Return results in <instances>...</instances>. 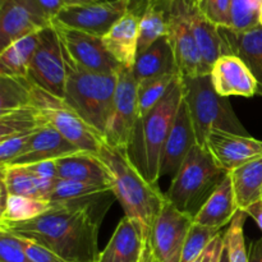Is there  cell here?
<instances>
[{
	"mask_svg": "<svg viewBox=\"0 0 262 262\" xmlns=\"http://www.w3.org/2000/svg\"><path fill=\"white\" fill-rule=\"evenodd\" d=\"M114 199L112 191L81 201L50 202L45 214L27 222H0V229L33 241L67 262H97L100 225Z\"/></svg>",
	"mask_w": 262,
	"mask_h": 262,
	"instance_id": "1",
	"label": "cell"
},
{
	"mask_svg": "<svg viewBox=\"0 0 262 262\" xmlns=\"http://www.w3.org/2000/svg\"><path fill=\"white\" fill-rule=\"evenodd\" d=\"M97 156L109 169L113 178V192L122 205L125 216L140 220L146 234L150 235L152 225L166 201L158 184L147 181L141 173L125 148L114 147L102 141Z\"/></svg>",
	"mask_w": 262,
	"mask_h": 262,
	"instance_id": "2",
	"label": "cell"
},
{
	"mask_svg": "<svg viewBox=\"0 0 262 262\" xmlns=\"http://www.w3.org/2000/svg\"><path fill=\"white\" fill-rule=\"evenodd\" d=\"M182 100L183 86L181 76L178 74L161 101L145 117L140 118L136 127L130 143L135 155L132 160L147 181L154 184H158L159 179L161 178L160 165L164 146L173 127Z\"/></svg>",
	"mask_w": 262,
	"mask_h": 262,
	"instance_id": "3",
	"label": "cell"
},
{
	"mask_svg": "<svg viewBox=\"0 0 262 262\" xmlns=\"http://www.w3.org/2000/svg\"><path fill=\"white\" fill-rule=\"evenodd\" d=\"M228 174L206 147L196 145L171 179L165 197L179 211L194 217Z\"/></svg>",
	"mask_w": 262,
	"mask_h": 262,
	"instance_id": "4",
	"label": "cell"
},
{
	"mask_svg": "<svg viewBox=\"0 0 262 262\" xmlns=\"http://www.w3.org/2000/svg\"><path fill=\"white\" fill-rule=\"evenodd\" d=\"M181 78L183 99L189 109L200 146L206 147L207 137L214 129L248 136L228 97L220 96L215 91L210 74Z\"/></svg>",
	"mask_w": 262,
	"mask_h": 262,
	"instance_id": "5",
	"label": "cell"
},
{
	"mask_svg": "<svg viewBox=\"0 0 262 262\" xmlns=\"http://www.w3.org/2000/svg\"><path fill=\"white\" fill-rule=\"evenodd\" d=\"M66 101L104 138L112 114L118 73L102 74L67 64Z\"/></svg>",
	"mask_w": 262,
	"mask_h": 262,
	"instance_id": "6",
	"label": "cell"
},
{
	"mask_svg": "<svg viewBox=\"0 0 262 262\" xmlns=\"http://www.w3.org/2000/svg\"><path fill=\"white\" fill-rule=\"evenodd\" d=\"M30 105L37 110L43 125L54 128L82 152L97 155L102 136L95 130L63 97L54 96L30 81Z\"/></svg>",
	"mask_w": 262,
	"mask_h": 262,
	"instance_id": "7",
	"label": "cell"
},
{
	"mask_svg": "<svg viewBox=\"0 0 262 262\" xmlns=\"http://www.w3.org/2000/svg\"><path fill=\"white\" fill-rule=\"evenodd\" d=\"M137 81L133 69L120 68L115 90L112 114L104 133V141L110 146L128 150L140 120Z\"/></svg>",
	"mask_w": 262,
	"mask_h": 262,
	"instance_id": "8",
	"label": "cell"
},
{
	"mask_svg": "<svg viewBox=\"0 0 262 262\" xmlns=\"http://www.w3.org/2000/svg\"><path fill=\"white\" fill-rule=\"evenodd\" d=\"M53 26L58 32L67 64L83 71L102 74L118 73L122 68L107 51L102 37L68 28L58 23H53Z\"/></svg>",
	"mask_w": 262,
	"mask_h": 262,
	"instance_id": "9",
	"label": "cell"
},
{
	"mask_svg": "<svg viewBox=\"0 0 262 262\" xmlns=\"http://www.w3.org/2000/svg\"><path fill=\"white\" fill-rule=\"evenodd\" d=\"M27 78L49 94L64 99L67 66L58 32L53 25L40 32V41L31 60Z\"/></svg>",
	"mask_w": 262,
	"mask_h": 262,
	"instance_id": "10",
	"label": "cell"
},
{
	"mask_svg": "<svg viewBox=\"0 0 262 262\" xmlns=\"http://www.w3.org/2000/svg\"><path fill=\"white\" fill-rule=\"evenodd\" d=\"M192 0H176L169 20L168 37L181 77H197L210 74L211 68L205 63L199 50L189 22Z\"/></svg>",
	"mask_w": 262,
	"mask_h": 262,
	"instance_id": "11",
	"label": "cell"
},
{
	"mask_svg": "<svg viewBox=\"0 0 262 262\" xmlns=\"http://www.w3.org/2000/svg\"><path fill=\"white\" fill-rule=\"evenodd\" d=\"M129 0H104L84 4H67L53 23L90 35L104 37L110 28L127 13Z\"/></svg>",
	"mask_w": 262,
	"mask_h": 262,
	"instance_id": "12",
	"label": "cell"
},
{
	"mask_svg": "<svg viewBox=\"0 0 262 262\" xmlns=\"http://www.w3.org/2000/svg\"><path fill=\"white\" fill-rule=\"evenodd\" d=\"M193 217L179 211L166 200L152 225L150 245L158 262H181L187 234Z\"/></svg>",
	"mask_w": 262,
	"mask_h": 262,
	"instance_id": "13",
	"label": "cell"
},
{
	"mask_svg": "<svg viewBox=\"0 0 262 262\" xmlns=\"http://www.w3.org/2000/svg\"><path fill=\"white\" fill-rule=\"evenodd\" d=\"M53 25L37 0H0V51Z\"/></svg>",
	"mask_w": 262,
	"mask_h": 262,
	"instance_id": "14",
	"label": "cell"
},
{
	"mask_svg": "<svg viewBox=\"0 0 262 262\" xmlns=\"http://www.w3.org/2000/svg\"><path fill=\"white\" fill-rule=\"evenodd\" d=\"M147 0H129L128 10L102 37L107 51L123 68L133 69L138 51L141 20Z\"/></svg>",
	"mask_w": 262,
	"mask_h": 262,
	"instance_id": "15",
	"label": "cell"
},
{
	"mask_svg": "<svg viewBox=\"0 0 262 262\" xmlns=\"http://www.w3.org/2000/svg\"><path fill=\"white\" fill-rule=\"evenodd\" d=\"M206 148L215 163L230 173L234 169L262 158V141L251 136L214 129L206 141Z\"/></svg>",
	"mask_w": 262,
	"mask_h": 262,
	"instance_id": "16",
	"label": "cell"
},
{
	"mask_svg": "<svg viewBox=\"0 0 262 262\" xmlns=\"http://www.w3.org/2000/svg\"><path fill=\"white\" fill-rule=\"evenodd\" d=\"M196 145H199L196 132H194L187 102L183 99L179 105L173 127L169 133L165 146H164L163 156H161L160 177H171L173 179L181 169L183 161L186 160L187 155Z\"/></svg>",
	"mask_w": 262,
	"mask_h": 262,
	"instance_id": "17",
	"label": "cell"
},
{
	"mask_svg": "<svg viewBox=\"0 0 262 262\" xmlns=\"http://www.w3.org/2000/svg\"><path fill=\"white\" fill-rule=\"evenodd\" d=\"M212 86L223 97L257 95V82L248 67L235 55H223L215 61L211 72Z\"/></svg>",
	"mask_w": 262,
	"mask_h": 262,
	"instance_id": "18",
	"label": "cell"
},
{
	"mask_svg": "<svg viewBox=\"0 0 262 262\" xmlns=\"http://www.w3.org/2000/svg\"><path fill=\"white\" fill-rule=\"evenodd\" d=\"M224 55H235L248 67L257 82V95L262 96V25L248 31L219 27Z\"/></svg>",
	"mask_w": 262,
	"mask_h": 262,
	"instance_id": "19",
	"label": "cell"
},
{
	"mask_svg": "<svg viewBox=\"0 0 262 262\" xmlns=\"http://www.w3.org/2000/svg\"><path fill=\"white\" fill-rule=\"evenodd\" d=\"M146 237L148 235L140 220L124 216L97 262H140Z\"/></svg>",
	"mask_w": 262,
	"mask_h": 262,
	"instance_id": "20",
	"label": "cell"
},
{
	"mask_svg": "<svg viewBox=\"0 0 262 262\" xmlns=\"http://www.w3.org/2000/svg\"><path fill=\"white\" fill-rule=\"evenodd\" d=\"M78 152L82 151L63 137L58 130L49 125H43L31 137L22 152L9 165H31L42 161L58 160Z\"/></svg>",
	"mask_w": 262,
	"mask_h": 262,
	"instance_id": "21",
	"label": "cell"
},
{
	"mask_svg": "<svg viewBox=\"0 0 262 262\" xmlns=\"http://www.w3.org/2000/svg\"><path fill=\"white\" fill-rule=\"evenodd\" d=\"M56 177L66 181L112 186L113 178L109 169L95 154L78 152L55 160Z\"/></svg>",
	"mask_w": 262,
	"mask_h": 262,
	"instance_id": "22",
	"label": "cell"
},
{
	"mask_svg": "<svg viewBox=\"0 0 262 262\" xmlns=\"http://www.w3.org/2000/svg\"><path fill=\"white\" fill-rule=\"evenodd\" d=\"M237 211L238 207L235 204L232 179L228 174L227 178L220 183L197 212L193 217V223L204 227L222 229L224 225L230 224Z\"/></svg>",
	"mask_w": 262,
	"mask_h": 262,
	"instance_id": "23",
	"label": "cell"
},
{
	"mask_svg": "<svg viewBox=\"0 0 262 262\" xmlns=\"http://www.w3.org/2000/svg\"><path fill=\"white\" fill-rule=\"evenodd\" d=\"M176 58L168 37L164 36L156 40L147 50L137 54L133 66V74L137 82L164 74H177ZM179 74V73H178Z\"/></svg>",
	"mask_w": 262,
	"mask_h": 262,
	"instance_id": "24",
	"label": "cell"
},
{
	"mask_svg": "<svg viewBox=\"0 0 262 262\" xmlns=\"http://www.w3.org/2000/svg\"><path fill=\"white\" fill-rule=\"evenodd\" d=\"M189 22L192 32L196 40L199 50L204 58L205 63L212 68L215 61L224 55V45L219 27L210 22L197 7L196 0H192L189 7Z\"/></svg>",
	"mask_w": 262,
	"mask_h": 262,
	"instance_id": "25",
	"label": "cell"
},
{
	"mask_svg": "<svg viewBox=\"0 0 262 262\" xmlns=\"http://www.w3.org/2000/svg\"><path fill=\"white\" fill-rule=\"evenodd\" d=\"M229 176L238 210L246 211L262 200V158L234 169Z\"/></svg>",
	"mask_w": 262,
	"mask_h": 262,
	"instance_id": "26",
	"label": "cell"
},
{
	"mask_svg": "<svg viewBox=\"0 0 262 262\" xmlns=\"http://www.w3.org/2000/svg\"><path fill=\"white\" fill-rule=\"evenodd\" d=\"M176 0H147L141 20L137 54L147 50L156 40L168 35L169 20Z\"/></svg>",
	"mask_w": 262,
	"mask_h": 262,
	"instance_id": "27",
	"label": "cell"
},
{
	"mask_svg": "<svg viewBox=\"0 0 262 262\" xmlns=\"http://www.w3.org/2000/svg\"><path fill=\"white\" fill-rule=\"evenodd\" d=\"M40 32L19 38L0 51V77L27 78L31 60L40 41Z\"/></svg>",
	"mask_w": 262,
	"mask_h": 262,
	"instance_id": "28",
	"label": "cell"
},
{
	"mask_svg": "<svg viewBox=\"0 0 262 262\" xmlns=\"http://www.w3.org/2000/svg\"><path fill=\"white\" fill-rule=\"evenodd\" d=\"M2 181L10 194L46 200L53 189L54 181L36 178L26 166L2 165Z\"/></svg>",
	"mask_w": 262,
	"mask_h": 262,
	"instance_id": "29",
	"label": "cell"
},
{
	"mask_svg": "<svg viewBox=\"0 0 262 262\" xmlns=\"http://www.w3.org/2000/svg\"><path fill=\"white\" fill-rule=\"evenodd\" d=\"M113 187L106 184L83 183L77 181H66L56 178L50 194L46 201L51 204H64V202H74L81 200L91 199V197L105 194L112 192Z\"/></svg>",
	"mask_w": 262,
	"mask_h": 262,
	"instance_id": "30",
	"label": "cell"
},
{
	"mask_svg": "<svg viewBox=\"0 0 262 262\" xmlns=\"http://www.w3.org/2000/svg\"><path fill=\"white\" fill-rule=\"evenodd\" d=\"M50 207L51 204L46 200L9 194L4 211L0 212V222H27L45 214Z\"/></svg>",
	"mask_w": 262,
	"mask_h": 262,
	"instance_id": "31",
	"label": "cell"
},
{
	"mask_svg": "<svg viewBox=\"0 0 262 262\" xmlns=\"http://www.w3.org/2000/svg\"><path fill=\"white\" fill-rule=\"evenodd\" d=\"M43 127L37 110L32 105L18 107L0 114V138L36 130Z\"/></svg>",
	"mask_w": 262,
	"mask_h": 262,
	"instance_id": "32",
	"label": "cell"
},
{
	"mask_svg": "<svg viewBox=\"0 0 262 262\" xmlns=\"http://www.w3.org/2000/svg\"><path fill=\"white\" fill-rule=\"evenodd\" d=\"M177 76H178V73L164 74V76L154 77V78L137 82V96L141 118L145 117L150 110H152L161 101V99L166 94Z\"/></svg>",
	"mask_w": 262,
	"mask_h": 262,
	"instance_id": "33",
	"label": "cell"
},
{
	"mask_svg": "<svg viewBox=\"0 0 262 262\" xmlns=\"http://www.w3.org/2000/svg\"><path fill=\"white\" fill-rule=\"evenodd\" d=\"M30 79L0 77V114L30 105Z\"/></svg>",
	"mask_w": 262,
	"mask_h": 262,
	"instance_id": "34",
	"label": "cell"
},
{
	"mask_svg": "<svg viewBox=\"0 0 262 262\" xmlns=\"http://www.w3.org/2000/svg\"><path fill=\"white\" fill-rule=\"evenodd\" d=\"M247 212L238 210L225 230V247L229 262H250V252L246 247L245 223Z\"/></svg>",
	"mask_w": 262,
	"mask_h": 262,
	"instance_id": "35",
	"label": "cell"
},
{
	"mask_svg": "<svg viewBox=\"0 0 262 262\" xmlns=\"http://www.w3.org/2000/svg\"><path fill=\"white\" fill-rule=\"evenodd\" d=\"M262 0H230V25L235 31H248L261 25Z\"/></svg>",
	"mask_w": 262,
	"mask_h": 262,
	"instance_id": "36",
	"label": "cell"
},
{
	"mask_svg": "<svg viewBox=\"0 0 262 262\" xmlns=\"http://www.w3.org/2000/svg\"><path fill=\"white\" fill-rule=\"evenodd\" d=\"M219 232H222V229L204 227L193 223L184 242L181 262H192L196 260L206 250L212 239L219 234Z\"/></svg>",
	"mask_w": 262,
	"mask_h": 262,
	"instance_id": "37",
	"label": "cell"
},
{
	"mask_svg": "<svg viewBox=\"0 0 262 262\" xmlns=\"http://www.w3.org/2000/svg\"><path fill=\"white\" fill-rule=\"evenodd\" d=\"M202 14L217 27H229L230 0H196Z\"/></svg>",
	"mask_w": 262,
	"mask_h": 262,
	"instance_id": "38",
	"label": "cell"
},
{
	"mask_svg": "<svg viewBox=\"0 0 262 262\" xmlns=\"http://www.w3.org/2000/svg\"><path fill=\"white\" fill-rule=\"evenodd\" d=\"M0 262H32L17 235L0 229Z\"/></svg>",
	"mask_w": 262,
	"mask_h": 262,
	"instance_id": "39",
	"label": "cell"
},
{
	"mask_svg": "<svg viewBox=\"0 0 262 262\" xmlns=\"http://www.w3.org/2000/svg\"><path fill=\"white\" fill-rule=\"evenodd\" d=\"M36 132L37 129L25 133H15V135L8 136V137L0 138V163L2 165H9L14 159H17Z\"/></svg>",
	"mask_w": 262,
	"mask_h": 262,
	"instance_id": "40",
	"label": "cell"
},
{
	"mask_svg": "<svg viewBox=\"0 0 262 262\" xmlns=\"http://www.w3.org/2000/svg\"><path fill=\"white\" fill-rule=\"evenodd\" d=\"M20 241H22L26 253L32 262H67L53 251L33 242V241L26 239V238H20Z\"/></svg>",
	"mask_w": 262,
	"mask_h": 262,
	"instance_id": "41",
	"label": "cell"
},
{
	"mask_svg": "<svg viewBox=\"0 0 262 262\" xmlns=\"http://www.w3.org/2000/svg\"><path fill=\"white\" fill-rule=\"evenodd\" d=\"M225 248V232H219V234L212 239L206 247V250L192 262H219Z\"/></svg>",
	"mask_w": 262,
	"mask_h": 262,
	"instance_id": "42",
	"label": "cell"
},
{
	"mask_svg": "<svg viewBox=\"0 0 262 262\" xmlns=\"http://www.w3.org/2000/svg\"><path fill=\"white\" fill-rule=\"evenodd\" d=\"M28 169L32 176H35L36 178L40 179H46V181H54L56 179V165L55 160L51 161H42V163H36L31 164V165H23Z\"/></svg>",
	"mask_w": 262,
	"mask_h": 262,
	"instance_id": "43",
	"label": "cell"
},
{
	"mask_svg": "<svg viewBox=\"0 0 262 262\" xmlns=\"http://www.w3.org/2000/svg\"><path fill=\"white\" fill-rule=\"evenodd\" d=\"M37 2L40 3V5L45 10L46 14L51 18V20L67 5L66 0H37Z\"/></svg>",
	"mask_w": 262,
	"mask_h": 262,
	"instance_id": "44",
	"label": "cell"
},
{
	"mask_svg": "<svg viewBox=\"0 0 262 262\" xmlns=\"http://www.w3.org/2000/svg\"><path fill=\"white\" fill-rule=\"evenodd\" d=\"M246 212H247L248 216H251L255 220L256 224L258 225V228H260L262 232V200L256 202V204H253L252 206L248 207V209L246 210Z\"/></svg>",
	"mask_w": 262,
	"mask_h": 262,
	"instance_id": "45",
	"label": "cell"
},
{
	"mask_svg": "<svg viewBox=\"0 0 262 262\" xmlns=\"http://www.w3.org/2000/svg\"><path fill=\"white\" fill-rule=\"evenodd\" d=\"M250 262H262V237L251 245Z\"/></svg>",
	"mask_w": 262,
	"mask_h": 262,
	"instance_id": "46",
	"label": "cell"
},
{
	"mask_svg": "<svg viewBox=\"0 0 262 262\" xmlns=\"http://www.w3.org/2000/svg\"><path fill=\"white\" fill-rule=\"evenodd\" d=\"M104 2V0H72L69 4H84V3H97Z\"/></svg>",
	"mask_w": 262,
	"mask_h": 262,
	"instance_id": "47",
	"label": "cell"
},
{
	"mask_svg": "<svg viewBox=\"0 0 262 262\" xmlns=\"http://www.w3.org/2000/svg\"><path fill=\"white\" fill-rule=\"evenodd\" d=\"M219 262H229V257H228V251H227V247L224 248V252H223L222 255V258H220Z\"/></svg>",
	"mask_w": 262,
	"mask_h": 262,
	"instance_id": "48",
	"label": "cell"
},
{
	"mask_svg": "<svg viewBox=\"0 0 262 262\" xmlns=\"http://www.w3.org/2000/svg\"><path fill=\"white\" fill-rule=\"evenodd\" d=\"M72 2V0H66V3H67V4H69V3H71Z\"/></svg>",
	"mask_w": 262,
	"mask_h": 262,
	"instance_id": "49",
	"label": "cell"
},
{
	"mask_svg": "<svg viewBox=\"0 0 262 262\" xmlns=\"http://www.w3.org/2000/svg\"><path fill=\"white\" fill-rule=\"evenodd\" d=\"M261 25H262V13H261Z\"/></svg>",
	"mask_w": 262,
	"mask_h": 262,
	"instance_id": "50",
	"label": "cell"
}]
</instances>
